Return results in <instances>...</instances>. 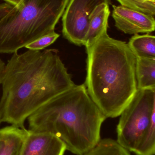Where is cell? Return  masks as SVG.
I'll list each match as a JSON object with an SVG mask.
<instances>
[{"mask_svg": "<svg viewBox=\"0 0 155 155\" xmlns=\"http://www.w3.org/2000/svg\"><path fill=\"white\" fill-rule=\"evenodd\" d=\"M1 84L2 122L25 128L29 116L75 84L58 51L46 49L13 54L5 64Z\"/></svg>", "mask_w": 155, "mask_h": 155, "instance_id": "1", "label": "cell"}, {"mask_svg": "<svg viewBox=\"0 0 155 155\" xmlns=\"http://www.w3.org/2000/svg\"><path fill=\"white\" fill-rule=\"evenodd\" d=\"M86 50L87 93L106 118L117 117L138 89L136 56L127 43L107 31Z\"/></svg>", "mask_w": 155, "mask_h": 155, "instance_id": "2", "label": "cell"}, {"mask_svg": "<svg viewBox=\"0 0 155 155\" xmlns=\"http://www.w3.org/2000/svg\"><path fill=\"white\" fill-rule=\"evenodd\" d=\"M106 117L88 94L84 84L75 85L51 99L28 117L29 130L52 134L66 150L83 155L101 140Z\"/></svg>", "mask_w": 155, "mask_h": 155, "instance_id": "3", "label": "cell"}, {"mask_svg": "<svg viewBox=\"0 0 155 155\" xmlns=\"http://www.w3.org/2000/svg\"><path fill=\"white\" fill-rule=\"evenodd\" d=\"M70 0H22L0 20V54H13L55 31Z\"/></svg>", "mask_w": 155, "mask_h": 155, "instance_id": "4", "label": "cell"}, {"mask_svg": "<svg viewBox=\"0 0 155 155\" xmlns=\"http://www.w3.org/2000/svg\"><path fill=\"white\" fill-rule=\"evenodd\" d=\"M120 116L118 144L136 155H154L155 88L137 89Z\"/></svg>", "mask_w": 155, "mask_h": 155, "instance_id": "5", "label": "cell"}, {"mask_svg": "<svg viewBox=\"0 0 155 155\" xmlns=\"http://www.w3.org/2000/svg\"><path fill=\"white\" fill-rule=\"evenodd\" d=\"M103 3L109 5L110 0H70L62 16L64 37L74 44L83 45L91 16Z\"/></svg>", "mask_w": 155, "mask_h": 155, "instance_id": "6", "label": "cell"}, {"mask_svg": "<svg viewBox=\"0 0 155 155\" xmlns=\"http://www.w3.org/2000/svg\"><path fill=\"white\" fill-rule=\"evenodd\" d=\"M113 18L115 26L124 33L129 35L150 33L154 31V16L121 5H113Z\"/></svg>", "mask_w": 155, "mask_h": 155, "instance_id": "7", "label": "cell"}, {"mask_svg": "<svg viewBox=\"0 0 155 155\" xmlns=\"http://www.w3.org/2000/svg\"><path fill=\"white\" fill-rule=\"evenodd\" d=\"M65 144L55 136L28 130L20 155H64Z\"/></svg>", "mask_w": 155, "mask_h": 155, "instance_id": "8", "label": "cell"}, {"mask_svg": "<svg viewBox=\"0 0 155 155\" xmlns=\"http://www.w3.org/2000/svg\"><path fill=\"white\" fill-rule=\"evenodd\" d=\"M28 130L11 125L0 129V155H20Z\"/></svg>", "mask_w": 155, "mask_h": 155, "instance_id": "9", "label": "cell"}, {"mask_svg": "<svg viewBox=\"0 0 155 155\" xmlns=\"http://www.w3.org/2000/svg\"><path fill=\"white\" fill-rule=\"evenodd\" d=\"M109 5L103 3L98 5L93 12L83 45L87 48L92 45L104 33L107 31L110 15Z\"/></svg>", "mask_w": 155, "mask_h": 155, "instance_id": "10", "label": "cell"}, {"mask_svg": "<svg viewBox=\"0 0 155 155\" xmlns=\"http://www.w3.org/2000/svg\"><path fill=\"white\" fill-rule=\"evenodd\" d=\"M137 89L155 88V59L136 58Z\"/></svg>", "mask_w": 155, "mask_h": 155, "instance_id": "11", "label": "cell"}, {"mask_svg": "<svg viewBox=\"0 0 155 155\" xmlns=\"http://www.w3.org/2000/svg\"><path fill=\"white\" fill-rule=\"evenodd\" d=\"M136 58L155 59V37L149 33L134 35L128 43Z\"/></svg>", "mask_w": 155, "mask_h": 155, "instance_id": "12", "label": "cell"}, {"mask_svg": "<svg viewBox=\"0 0 155 155\" xmlns=\"http://www.w3.org/2000/svg\"><path fill=\"white\" fill-rule=\"evenodd\" d=\"M83 155H131L115 140L111 138L101 139L93 147Z\"/></svg>", "mask_w": 155, "mask_h": 155, "instance_id": "13", "label": "cell"}, {"mask_svg": "<svg viewBox=\"0 0 155 155\" xmlns=\"http://www.w3.org/2000/svg\"><path fill=\"white\" fill-rule=\"evenodd\" d=\"M122 6L154 16L155 0H116Z\"/></svg>", "mask_w": 155, "mask_h": 155, "instance_id": "14", "label": "cell"}, {"mask_svg": "<svg viewBox=\"0 0 155 155\" xmlns=\"http://www.w3.org/2000/svg\"><path fill=\"white\" fill-rule=\"evenodd\" d=\"M59 36L60 35L53 31L38 38L25 47L32 51H42L52 44Z\"/></svg>", "mask_w": 155, "mask_h": 155, "instance_id": "15", "label": "cell"}, {"mask_svg": "<svg viewBox=\"0 0 155 155\" xmlns=\"http://www.w3.org/2000/svg\"><path fill=\"white\" fill-rule=\"evenodd\" d=\"M13 7L14 6L7 3L0 4V20L7 15Z\"/></svg>", "mask_w": 155, "mask_h": 155, "instance_id": "16", "label": "cell"}, {"mask_svg": "<svg viewBox=\"0 0 155 155\" xmlns=\"http://www.w3.org/2000/svg\"><path fill=\"white\" fill-rule=\"evenodd\" d=\"M5 64H6L3 61L0 59V84H2V81Z\"/></svg>", "mask_w": 155, "mask_h": 155, "instance_id": "17", "label": "cell"}, {"mask_svg": "<svg viewBox=\"0 0 155 155\" xmlns=\"http://www.w3.org/2000/svg\"><path fill=\"white\" fill-rule=\"evenodd\" d=\"M7 3L10 4L14 6H17L20 5L22 0H4Z\"/></svg>", "mask_w": 155, "mask_h": 155, "instance_id": "18", "label": "cell"}, {"mask_svg": "<svg viewBox=\"0 0 155 155\" xmlns=\"http://www.w3.org/2000/svg\"><path fill=\"white\" fill-rule=\"evenodd\" d=\"M2 123V118H1V116L0 115V125H1V123Z\"/></svg>", "mask_w": 155, "mask_h": 155, "instance_id": "19", "label": "cell"}]
</instances>
